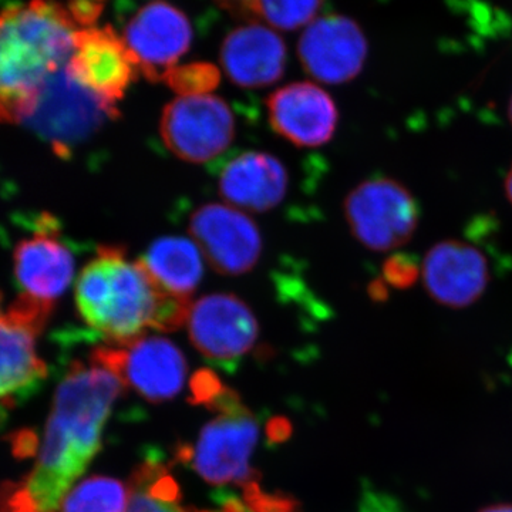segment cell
Returning <instances> with one entry per match:
<instances>
[{"mask_svg": "<svg viewBox=\"0 0 512 512\" xmlns=\"http://www.w3.org/2000/svg\"><path fill=\"white\" fill-rule=\"evenodd\" d=\"M74 299L86 325L114 345L141 338L148 329H180L192 305L161 291L143 261L128 258L117 245H103L84 266Z\"/></svg>", "mask_w": 512, "mask_h": 512, "instance_id": "cell-3", "label": "cell"}, {"mask_svg": "<svg viewBox=\"0 0 512 512\" xmlns=\"http://www.w3.org/2000/svg\"><path fill=\"white\" fill-rule=\"evenodd\" d=\"M126 512H198L181 504V491L167 468L157 461L141 464L128 483Z\"/></svg>", "mask_w": 512, "mask_h": 512, "instance_id": "cell-21", "label": "cell"}, {"mask_svg": "<svg viewBox=\"0 0 512 512\" xmlns=\"http://www.w3.org/2000/svg\"><path fill=\"white\" fill-rule=\"evenodd\" d=\"M221 64L232 83L261 89L278 82L286 69V46L274 30L245 25L232 30L221 46Z\"/></svg>", "mask_w": 512, "mask_h": 512, "instance_id": "cell-18", "label": "cell"}, {"mask_svg": "<svg viewBox=\"0 0 512 512\" xmlns=\"http://www.w3.org/2000/svg\"><path fill=\"white\" fill-rule=\"evenodd\" d=\"M128 487L109 477H92L73 488L59 512H126Z\"/></svg>", "mask_w": 512, "mask_h": 512, "instance_id": "cell-22", "label": "cell"}, {"mask_svg": "<svg viewBox=\"0 0 512 512\" xmlns=\"http://www.w3.org/2000/svg\"><path fill=\"white\" fill-rule=\"evenodd\" d=\"M303 69L326 84L348 83L362 72L367 56L366 37L345 16H323L306 28L299 40Z\"/></svg>", "mask_w": 512, "mask_h": 512, "instance_id": "cell-14", "label": "cell"}, {"mask_svg": "<svg viewBox=\"0 0 512 512\" xmlns=\"http://www.w3.org/2000/svg\"><path fill=\"white\" fill-rule=\"evenodd\" d=\"M92 360L150 402L173 399L187 375L183 352L170 340L157 336H141L124 345L100 346L92 353Z\"/></svg>", "mask_w": 512, "mask_h": 512, "instance_id": "cell-8", "label": "cell"}, {"mask_svg": "<svg viewBox=\"0 0 512 512\" xmlns=\"http://www.w3.org/2000/svg\"><path fill=\"white\" fill-rule=\"evenodd\" d=\"M192 36L184 12L165 0H151L128 22L123 39L138 72L150 82H161L190 50Z\"/></svg>", "mask_w": 512, "mask_h": 512, "instance_id": "cell-11", "label": "cell"}, {"mask_svg": "<svg viewBox=\"0 0 512 512\" xmlns=\"http://www.w3.org/2000/svg\"><path fill=\"white\" fill-rule=\"evenodd\" d=\"M386 282L382 281V279H376L375 282H372L369 286V295L372 296L373 301L376 302H384L389 296V289H387Z\"/></svg>", "mask_w": 512, "mask_h": 512, "instance_id": "cell-27", "label": "cell"}, {"mask_svg": "<svg viewBox=\"0 0 512 512\" xmlns=\"http://www.w3.org/2000/svg\"><path fill=\"white\" fill-rule=\"evenodd\" d=\"M13 272L22 295L52 303L64 295L74 276V256L60 238L57 221L43 215L36 229L13 251Z\"/></svg>", "mask_w": 512, "mask_h": 512, "instance_id": "cell-13", "label": "cell"}, {"mask_svg": "<svg viewBox=\"0 0 512 512\" xmlns=\"http://www.w3.org/2000/svg\"><path fill=\"white\" fill-rule=\"evenodd\" d=\"M188 229L201 254L218 274H248L261 259V231L252 218L237 208L202 205L192 212Z\"/></svg>", "mask_w": 512, "mask_h": 512, "instance_id": "cell-10", "label": "cell"}, {"mask_svg": "<svg viewBox=\"0 0 512 512\" xmlns=\"http://www.w3.org/2000/svg\"><path fill=\"white\" fill-rule=\"evenodd\" d=\"M222 8L231 10V12L238 13L241 16H248L249 6L252 0H217Z\"/></svg>", "mask_w": 512, "mask_h": 512, "instance_id": "cell-26", "label": "cell"}, {"mask_svg": "<svg viewBox=\"0 0 512 512\" xmlns=\"http://www.w3.org/2000/svg\"><path fill=\"white\" fill-rule=\"evenodd\" d=\"M161 291L178 301L191 303L204 276L200 248L181 237L157 239L141 259Z\"/></svg>", "mask_w": 512, "mask_h": 512, "instance_id": "cell-20", "label": "cell"}, {"mask_svg": "<svg viewBox=\"0 0 512 512\" xmlns=\"http://www.w3.org/2000/svg\"><path fill=\"white\" fill-rule=\"evenodd\" d=\"M165 147L180 160L202 164L220 157L235 137V119L221 97H177L160 121Z\"/></svg>", "mask_w": 512, "mask_h": 512, "instance_id": "cell-7", "label": "cell"}, {"mask_svg": "<svg viewBox=\"0 0 512 512\" xmlns=\"http://www.w3.org/2000/svg\"><path fill=\"white\" fill-rule=\"evenodd\" d=\"M87 2H92V3H96V5L103 6L104 2H106V0H87Z\"/></svg>", "mask_w": 512, "mask_h": 512, "instance_id": "cell-30", "label": "cell"}, {"mask_svg": "<svg viewBox=\"0 0 512 512\" xmlns=\"http://www.w3.org/2000/svg\"><path fill=\"white\" fill-rule=\"evenodd\" d=\"M421 275L431 298L453 309L476 303L490 282L487 258L473 245L454 239L427 252Z\"/></svg>", "mask_w": 512, "mask_h": 512, "instance_id": "cell-16", "label": "cell"}, {"mask_svg": "<svg viewBox=\"0 0 512 512\" xmlns=\"http://www.w3.org/2000/svg\"><path fill=\"white\" fill-rule=\"evenodd\" d=\"M508 116H510L511 124H512V97L510 101V106H508Z\"/></svg>", "mask_w": 512, "mask_h": 512, "instance_id": "cell-31", "label": "cell"}, {"mask_svg": "<svg viewBox=\"0 0 512 512\" xmlns=\"http://www.w3.org/2000/svg\"><path fill=\"white\" fill-rule=\"evenodd\" d=\"M55 305L22 295L0 315V410L12 409L46 379L37 339Z\"/></svg>", "mask_w": 512, "mask_h": 512, "instance_id": "cell-5", "label": "cell"}, {"mask_svg": "<svg viewBox=\"0 0 512 512\" xmlns=\"http://www.w3.org/2000/svg\"><path fill=\"white\" fill-rule=\"evenodd\" d=\"M67 72L87 92L119 111L123 99L137 76V66L123 37L113 28H82L77 32Z\"/></svg>", "mask_w": 512, "mask_h": 512, "instance_id": "cell-12", "label": "cell"}, {"mask_svg": "<svg viewBox=\"0 0 512 512\" xmlns=\"http://www.w3.org/2000/svg\"><path fill=\"white\" fill-rule=\"evenodd\" d=\"M288 170L281 160L261 151H247L225 165L218 177L221 197L234 207L254 212L274 210L285 200Z\"/></svg>", "mask_w": 512, "mask_h": 512, "instance_id": "cell-19", "label": "cell"}, {"mask_svg": "<svg viewBox=\"0 0 512 512\" xmlns=\"http://www.w3.org/2000/svg\"><path fill=\"white\" fill-rule=\"evenodd\" d=\"M266 107L275 133L301 148L329 143L338 127L335 101L313 83H292L282 87L269 96Z\"/></svg>", "mask_w": 512, "mask_h": 512, "instance_id": "cell-17", "label": "cell"}, {"mask_svg": "<svg viewBox=\"0 0 512 512\" xmlns=\"http://www.w3.org/2000/svg\"><path fill=\"white\" fill-rule=\"evenodd\" d=\"M478 512H512V504L503 503L488 505V507H484L483 510Z\"/></svg>", "mask_w": 512, "mask_h": 512, "instance_id": "cell-28", "label": "cell"}, {"mask_svg": "<svg viewBox=\"0 0 512 512\" xmlns=\"http://www.w3.org/2000/svg\"><path fill=\"white\" fill-rule=\"evenodd\" d=\"M103 101L87 92L66 69L57 73L40 97L35 117L42 121V130L59 153L99 130L107 119L119 117Z\"/></svg>", "mask_w": 512, "mask_h": 512, "instance_id": "cell-15", "label": "cell"}, {"mask_svg": "<svg viewBox=\"0 0 512 512\" xmlns=\"http://www.w3.org/2000/svg\"><path fill=\"white\" fill-rule=\"evenodd\" d=\"M322 0H252L248 16L269 23L272 28L295 30L315 19Z\"/></svg>", "mask_w": 512, "mask_h": 512, "instance_id": "cell-23", "label": "cell"}, {"mask_svg": "<svg viewBox=\"0 0 512 512\" xmlns=\"http://www.w3.org/2000/svg\"><path fill=\"white\" fill-rule=\"evenodd\" d=\"M420 274V266L409 255H392L383 265V281L393 288H410L416 284Z\"/></svg>", "mask_w": 512, "mask_h": 512, "instance_id": "cell-25", "label": "cell"}, {"mask_svg": "<svg viewBox=\"0 0 512 512\" xmlns=\"http://www.w3.org/2000/svg\"><path fill=\"white\" fill-rule=\"evenodd\" d=\"M80 29L60 0L0 12V124L33 119L47 84L72 59Z\"/></svg>", "mask_w": 512, "mask_h": 512, "instance_id": "cell-2", "label": "cell"}, {"mask_svg": "<svg viewBox=\"0 0 512 512\" xmlns=\"http://www.w3.org/2000/svg\"><path fill=\"white\" fill-rule=\"evenodd\" d=\"M124 384L96 362L70 366L37 450L35 466L0 487V512H59L101 448V436Z\"/></svg>", "mask_w": 512, "mask_h": 512, "instance_id": "cell-1", "label": "cell"}, {"mask_svg": "<svg viewBox=\"0 0 512 512\" xmlns=\"http://www.w3.org/2000/svg\"><path fill=\"white\" fill-rule=\"evenodd\" d=\"M192 399L217 417L202 429L192 447L178 457L210 484L232 485L242 490L248 512H296V503L282 494L266 493L251 461L259 439L258 421L234 390L210 370H200L191 382Z\"/></svg>", "mask_w": 512, "mask_h": 512, "instance_id": "cell-4", "label": "cell"}, {"mask_svg": "<svg viewBox=\"0 0 512 512\" xmlns=\"http://www.w3.org/2000/svg\"><path fill=\"white\" fill-rule=\"evenodd\" d=\"M161 82L180 94V97L204 96L220 86L221 73L211 63H188L168 70Z\"/></svg>", "mask_w": 512, "mask_h": 512, "instance_id": "cell-24", "label": "cell"}, {"mask_svg": "<svg viewBox=\"0 0 512 512\" xmlns=\"http://www.w3.org/2000/svg\"><path fill=\"white\" fill-rule=\"evenodd\" d=\"M505 194H507V198L512 205V167L511 170L508 171L507 178H505Z\"/></svg>", "mask_w": 512, "mask_h": 512, "instance_id": "cell-29", "label": "cell"}, {"mask_svg": "<svg viewBox=\"0 0 512 512\" xmlns=\"http://www.w3.org/2000/svg\"><path fill=\"white\" fill-rule=\"evenodd\" d=\"M185 325L194 348L220 365L238 362L258 342L254 312L232 293H212L192 303Z\"/></svg>", "mask_w": 512, "mask_h": 512, "instance_id": "cell-9", "label": "cell"}, {"mask_svg": "<svg viewBox=\"0 0 512 512\" xmlns=\"http://www.w3.org/2000/svg\"><path fill=\"white\" fill-rule=\"evenodd\" d=\"M2 295H0V315H2Z\"/></svg>", "mask_w": 512, "mask_h": 512, "instance_id": "cell-32", "label": "cell"}, {"mask_svg": "<svg viewBox=\"0 0 512 512\" xmlns=\"http://www.w3.org/2000/svg\"><path fill=\"white\" fill-rule=\"evenodd\" d=\"M343 210L353 237L370 251L403 247L419 224V208L413 195L390 178L357 185L346 197Z\"/></svg>", "mask_w": 512, "mask_h": 512, "instance_id": "cell-6", "label": "cell"}]
</instances>
